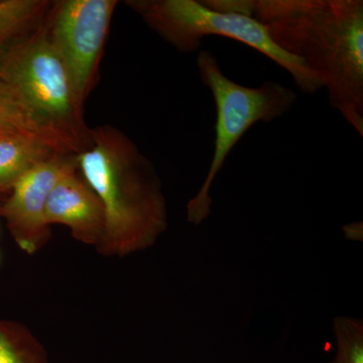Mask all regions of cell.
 <instances>
[{
	"instance_id": "6da1fadb",
	"label": "cell",
	"mask_w": 363,
	"mask_h": 363,
	"mask_svg": "<svg viewBox=\"0 0 363 363\" xmlns=\"http://www.w3.org/2000/svg\"><path fill=\"white\" fill-rule=\"evenodd\" d=\"M264 26L281 51L302 62L329 104L363 136L362 0H202Z\"/></svg>"
},
{
	"instance_id": "7a4b0ae2",
	"label": "cell",
	"mask_w": 363,
	"mask_h": 363,
	"mask_svg": "<svg viewBox=\"0 0 363 363\" xmlns=\"http://www.w3.org/2000/svg\"><path fill=\"white\" fill-rule=\"evenodd\" d=\"M75 161L104 208L98 253L125 257L155 245L168 228L166 198L154 164L135 143L113 126H97Z\"/></svg>"
},
{
	"instance_id": "3957f363",
	"label": "cell",
	"mask_w": 363,
	"mask_h": 363,
	"mask_svg": "<svg viewBox=\"0 0 363 363\" xmlns=\"http://www.w3.org/2000/svg\"><path fill=\"white\" fill-rule=\"evenodd\" d=\"M0 79L79 154L89 145L90 130L78 106L70 76L52 45L47 14L0 57Z\"/></svg>"
},
{
	"instance_id": "277c9868",
	"label": "cell",
	"mask_w": 363,
	"mask_h": 363,
	"mask_svg": "<svg viewBox=\"0 0 363 363\" xmlns=\"http://www.w3.org/2000/svg\"><path fill=\"white\" fill-rule=\"evenodd\" d=\"M124 4L179 52L198 51L202 40L209 35L225 37L278 64L303 93L314 94L323 88L302 62L281 51L264 26L245 14L216 11L197 0H128Z\"/></svg>"
},
{
	"instance_id": "5b68a950",
	"label": "cell",
	"mask_w": 363,
	"mask_h": 363,
	"mask_svg": "<svg viewBox=\"0 0 363 363\" xmlns=\"http://www.w3.org/2000/svg\"><path fill=\"white\" fill-rule=\"evenodd\" d=\"M196 65L203 84L211 91L217 112L213 157L202 187L187 204L189 223L200 225L211 213L210 190L234 145L255 123H271L285 116L297 102V94L272 81L257 87L234 82L209 50L199 52Z\"/></svg>"
},
{
	"instance_id": "8992f818",
	"label": "cell",
	"mask_w": 363,
	"mask_h": 363,
	"mask_svg": "<svg viewBox=\"0 0 363 363\" xmlns=\"http://www.w3.org/2000/svg\"><path fill=\"white\" fill-rule=\"evenodd\" d=\"M116 6V0H63L52 4L47 13L50 39L65 64L83 111L97 79Z\"/></svg>"
},
{
	"instance_id": "52a82bcc",
	"label": "cell",
	"mask_w": 363,
	"mask_h": 363,
	"mask_svg": "<svg viewBox=\"0 0 363 363\" xmlns=\"http://www.w3.org/2000/svg\"><path fill=\"white\" fill-rule=\"evenodd\" d=\"M73 159L69 155L57 154L40 162L13 184L9 198L0 204V216L6 220L9 233L28 255L40 252L51 238L45 220V205Z\"/></svg>"
},
{
	"instance_id": "ba28073f",
	"label": "cell",
	"mask_w": 363,
	"mask_h": 363,
	"mask_svg": "<svg viewBox=\"0 0 363 363\" xmlns=\"http://www.w3.org/2000/svg\"><path fill=\"white\" fill-rule=\"evenodd\" d=\"M45 220L49 226L61 224L68 227L74 240L90 247L97 248L104 240V205L79 173L75 157L48 198Z\"/></svg>"
},
{
	"instance_id": "9c48e42d",
	"label": "cell",
	"mask_w": 363,
	"mask_h": 363,
	"mask_svg": "<svg viewBox=\"0 0 363 363\" xmlns=\"http://www.w3.org/2000/svg\"><path fill=\"white\" fill-rule=\"evenodd\" d=\"M23 135L49 143L64 155L71 147L0 79V136Z\"/></svg>"
},
{
	"instance_id": "30bf717a",
	"label": "cell",
	"mask_w": 363,
	"mask_h": 363,
	"mask_svg": "<svg viewBox=\"0 0 363 363\" xmlns=\"http://www.w3.org/2000/svg\"><path fill=\"white\" fill-rule=\"evenodd\" d=\"M57 154L62 152L38 138L0 136V191L11 190L26 172Z\"/></svg>"
},
{
	"instance_id": "8fae6325",
	"label": "cell",
	"mask_w": 363,
	"mask_h": 363,
	"mask_svg": "<svg viewBox=\"0 0 363 363\" xmlns=\"http://www.w3.org/2000/svg\"><path fill=\"white\" fill-rule=\"evenodd\" d=\"M52 4L48 0H0V57L39 25Z\"/></svg>"
},
{
	"instance_id": "7c38bea8",
	"label": "cell",
	"mask_w": 363,
	"mask_h": 363,
	"mask_svg": "<svg viewBox=\"0 0 363 363\" xmlns=\"http://www.w3.org/2000/svg\"><path fill=\"white\" fill-rule=\"evenodd\" d=\"M0 363H51L47 350L20 322L0 319Z\"/></svg>"
},
{
	"instance_id": "4fadbf2b",
	"label": "cell",
	"mask_w": 363,
	"mask_h": 363,
	"mask_svg": "<svg viewBox=\"0 0 363 363\" xmlns=\"http://www.w3.org/2000/svg\"><path fill=\"white\" fill-rule=\"evenodd\" d=\"M336 354L328 363H363V321L351 317L333 320Z\"/></svg>"
},
{
	"instance_id": "5bb4252c",
	"label": "cell",
	"mask_w": 363,
	"mask_h": 363,
	"mask_svg": "<svg viewBox=\"0 0 363 363\" xmlns=\"http://www.w3.org/2000/svg\"><path fill=\"white\" fill-rule=\"evenodd\" d=\"M344 234L345 238L350 240L362 241L363 238V224L362 222L359 223L347 224L343 227Z\"/></svg>"
}]
</instances>
